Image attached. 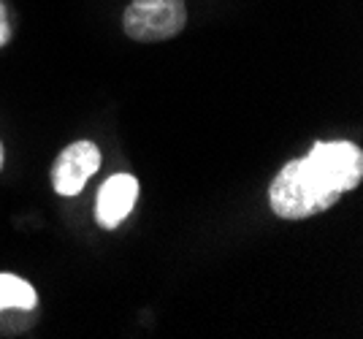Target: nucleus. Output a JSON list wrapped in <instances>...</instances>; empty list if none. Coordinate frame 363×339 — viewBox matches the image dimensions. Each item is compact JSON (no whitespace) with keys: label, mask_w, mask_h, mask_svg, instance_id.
I'll list each match as a JSON object with an SVG mask.
<instances>
[{"label":"nucleus","mask_w":363,"mask_h":339,"mask_svg":"<svg viewBox=\"0 0 363 339\" xmlns=\"http://www.w3.org/2000/svg\"><path fill=\"white\" fill-rule=\"evenodd\" d=\"M315 169L328 179V185L339 193H347L361 185L363 177V152L352 141H318L312 152L306 155Z\"/></svg>","instance_id":"3"},{"label":"nucleus","mask_w":363,"mask_h":339,"mask_svg":"<svg viewBox=\"0 0 363 339\" xmlns=\"http://www.w3.org/2000/svg\"><path fill=\"white\" fill-rule=\"evenodd\" d=\"M3 157H6V152H3V144H0V169H3Z\"/></svg>","instance_id":"8"},{"label":"nucleus","mask_w":363,"mask_h":339,"mask_svg":"<svg viewBox=\"0 0 363 339\" xmlns=\"http://www.w3.org/2000/svg\"><path fill=\"white\" fill-rule=\"evenodd\" d=\"M33 307H35V291L30 282L14 277V274H0V312Z\"/></svg>","instance_id":"6"},{"label":"nucleus","mask_w":363,"mask_h":339,"mask_svg":"<svg viewBox=\"0 0 363 339\" xmlns=\"http://www.w3.org/2000/svg\"><path fill=\"white\" fill-rule=\"evenodd\" d=\"M138 199V179L130 174H114L98 190L95 217L104 228H117L125 217L133 212Z\"/></svg>","instance_id":"5"},{"label":"nucleus","mask_w":363,"mask_h":339,"mask_svg":"<svg viewBox=\"0 0 363 339\" xmlns=\"http://www.w3.org/2000/svg\"><path fill=\"white\" fill-rule=\"evenodd\" d=\"M9 41V25H6V9L0 6V44Z\"/></svg>","instance_id":"7"},{"label":"nucleus","mask_w":363,"mask_h":339,"mask_svg":"<svg viewBox=\"0 0 363 339\" xmlns=\"http://www.w3.org/2000/svg\"><path fill=\"white\" fill-rule=\"evenodd\" d=\"M101 166V150L92 141H76L65 147L52 169V185L60 196H79Z\"/></svg>","instance_id":"4"},{"label":"nucleus","mask_w":363,"mask_h":339,"mask_svg":"<svg viewBox=\"0 0 363 339\" xmlns=\"http://www.w3.org/2000/svg\"><path fill=\"white\" fill-rule=\"evenodd\" d=\"M184 0H130L122 16V28L133 41H166L184 30Z\"/></svg>","instance_id":"2"},{"label":"nucleus","mask_w":363,"mask_h":339,"mask_svg":"<svg viewBox=\"0 0 363 339\" xmlns=\"http://www.w3.org/2000/svg\"><path fill=\"white\" fill-rule=\"evenodd\" d=\"M339 190L328 185V179L315 169L309 157L290 160L285 169L274 177L269 187V201L277 217L303 220L331 209L339 201Z\"/></svg>","instance_id":"1"}]
</instances>
